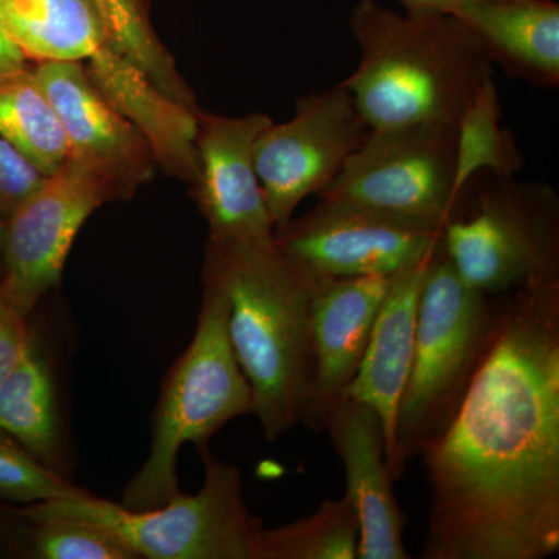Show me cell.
Listing matches in <instances>:
<instances>
[{
  "label": "cell",
  "mask_w": 559,
  "mask_h": 559,
  "mask_svg": "<svg viewBox=\"0 0 559 559\" xmlns=\"http://www.w3.org/2000/svg\"><path fill=\"white\" fill-rule=\"evenodd\" d=\"M423 559H546L559 551V275L495 296L484 358L423 452Z\"/></svg>",
  "instance_id": "1"
},
{
  "label": "cell",
  "mask_w": 559,
  "mask_h": 559,
  "mask_svg": "<svg viewBox=\"0 0 559 559\" xmlns=\"http://www.w3.org/2000/svg\"><path fill=\"white\" fill-rule=\"evenodd\" d=\"M349 31L359 46V66L341 84L370 130L457 127L492 76L479 43L455 14H403L360 0L349 14Z\"/></svg>",
  "instance_id": "2"
},
{
  "label": "cell",
  "mask_w": 559,
  "mask_h": 559,
  "mask_svg": "<svg viewBox=\"0 0 559 559\" xmlns=\"http://www.w3.org/2000/svg\"><path fill=\"white\" fill-rule=\"evenodd\" d=\"M311 280L274 238L205 246L202 282L226 296L231 347L252 390V414L270 441L296 428L304 411Z\"/></svg>",
  "instance_id": "3"
},
{
  "label": "cell",
  "mask_w": 559,
  "mask_h": 559,
  "mask_svg": "<svg viewBox=\"0 0 559 559\" xmlns=\"http://www.w3.org/2000/svg\"><path fill=\"white\" fill-rule=\"evenodd\" d=\"M226 296L204 282L197 331L168 371L154 411L148 457L123 491L120 506L157 509L180 495L178 460L183 444L204 447L231 419L252 414V390L227 326Z\"/></svg>",
  "instance_id": "4"
},
{
  "label": "cell",
  "mask_w": 559,
  "mask_h": 559,
  "mask_svg": "<svg viewBox=\"0 0 559 559\" xmlns=\"http://www.w3.org/2000/svg\"><path fill=\"white\" fill-rule=\"evenodd\" d=\"M204 484L197 495H180L157 509L134 511L94 498L91 492L32 503L16 514L28 522L68 518L105 528L139 558L257 559L263 522L246 506L241 471L198 448Z\"/></svg>",
  "instance_id": "5"
},
{
  "label": "cell",
  "mask_w": 559,
  "mask_h": 559,
  "mask_svg": "<svg viewBox=\"0 0 559 559\" xmlns=\"http://www.w3.org/2000/svg\"><path fill=\"white\" fill-rule=\"evenodd\" d=\"M492 323L495 297L460 277L441 246L423 285L414 362L396 417L404 466L450 426L484 358Z\"/></svg>",
  "instance_id": "6"
},
{
  "label": "cell",
  "mask_w": 559,
  "mask_h": 559,
  "mask_svg": "<svg viewBox=\"0 0 559 559\" xmlns=\"http://www.w3.org/2000/svg\"><path fill=\"white\" fill-rule=\"evenodd\" d=\"M474 179L471 207L444 227L443 248L473 288L502 296L559 275V201L544 183L514 176Z\"/></svg>",
  "instance_id": "7"
},
{
  "label": "cell",
  "mask_w": 559,
  "mask_h": 559,
  "mask_svg": "<svg viewBox=\"0 0 559 559\" xmlns=\"http://www.w3.org/2000/svg\"><path fill=\"white\" fill-rule=\"evenodd\" d=\"M455 175L457 127L370 130L340 175L316 198L444 230L473 202L474 187L460 191Z\"/></svg>",
  "instance_id": "8"
},
{
  "label": "cell",
  "mask_w": 559,
  "mask_h": 559,
  "mask_svg": "<svg viewBox=\"0 0 559 559\" xmlns=\"http://www.w3.org/2000/svg\"><path fill=\"white\" fill-rule=\"evenodd\" d=\"M121 200L102 173L69 157L7 219L0 252V294L28 320L38 301L60 283L66 260L86 219L106 202Z\"/></svg>",
  "instance_id": "9"
},
{
  "label": "cell",
  "mask_w": 559,
  "mask_h": 559,
  "mask_svg": "<svg viewBox=\"0 0 559 559\" xmlns=\"http://www.w3.org/2000/svg\"><path fill=\"white\" fill-rule=\"evenodd\" d=\"M369 132L341 83L304 95L288 121L264 128L253 146V164L274 229L333 182Z\"/></svg>",
  "instance_id": "10"
},
{
  "label": "cell",
  "mask_w": 559,
  "mask_h": 559,
  "mask_svg": "<svg viewBox=\"0 0 559 559\" xmlns=\"http://www.w3.org/2000/svg\"><path fill=\"white\" fill-rule=\"evenodd\" d=\"M443 229L318 200L274 229L277 248L310 277L393 275L443 245Z\"/></svg>",
  "instance_id": "11"
},
{
  "label": "cell",
  "mask_w": 559,
  "mask_h": 559,
  "mask_svg": "<svg viewBox=\"0 0 559 559\" xmlns=\"http://www.w3.org/2000/svg\"><path fill=\"white\" fill-rule=\"evenodd\" d=\"M311 278L310 378L300 423L323 432L347 399L392 275Z\"/></svg>",
  "instance_id": "12"
},
{
  "label": "cell",
  "mask_w": 559,
  "mask_h": 559,
  "mask_svg": "<svg viewBox=\"0 0 559 559\" xmlns=\"http://www.w3.org/2000/svg\"><path fill=\"white\" fill-rule=\"evenodd\" d=\"M271 123L266 114L224 117L200 112V179L194 197L207 219L210 245L274 238V223L253 164L257 139Z\"/></svg>",
  "instance_id": "13"
},
{
  "label": "cell",
  "mask_w": 559,
  "mask_h": 559,
  "mask_svg": "<svg viewBox=\"0 0 559 559\" xmlns=\"http://www.w3.org/2000/svg\"><path fill=\"white\" fill-rule=\"evenodd\" d=\"M32 75L68 135L69 157L130 198L156 164L145 138L95 90L83 61H39Z\"/></svg>",
  "instance_id": "14"
},
{
  "label": "cell",
  "mask_w": 559,
  "mask_h": 559,
  "mask_svg": "<svg viewBox=\"0 0 559 559\" xmlns=\"http://www.w3.org/2000/svg\"><path fill=\"white\" fill-rule=\"evenodd\" d=\"M347 479L359 521L358 559H409L404 547L406 513L393 491L384 428L369 404L345 399L325 426Z\"/></svg>",
  "instance_id": "15"
},
{
  "label": "cell",
  "mask_w": 559,
  "mask_h": 559,
  "mask_svg": "<svg viewBox=\"0 0 559 559\" xmlns=\"http://www.w3.org/2000/svg\"><path fill=\"white\" fill-rule=\"evenodd\" d=\"M440 248L392 275L388 294L374 319L362 362L347 390V399L369 404L380 417L384 428L389 469L395 481L406 471L396 450V417L414 362L423 285Z\"/></svg>",
  "instance_id": "16"
},
{
  "label": "cell",
  "mask_w": 559,
  "mask_h": 559,
  "mask_svg": "<svg viewBox=\"0 0 559 559\" xmlns=\"http://www.w3.org/2000/svg\"><path fill=\"white\" fill-rule=\"evenodd\" d=\"M84 64L95 90L145 138L154 162L173 176L200 179V110L180 105L108 40Z\"/></svg>",
  "instance_id": "17"
},
{
  "label": "cell",
  "mask_w": 559,
  "mask_h": 559,
  "mask_svg": "<svg viewBox=\"0 0 559 559\" xmlns=\"http://www.w3.org/2000/svg\"><path fill=\"white\" fill-rule=\"evenodd\" d=\"M489 64L543 90L559 86V5L554 0H481L452 11Z\"/></svg>",
  "instance_id": "18"
},
{
  "label": "cell",
  "mask_w": 559,
  "mask_h": 559,
  "mask_svg": "<svg viewBox=\"0 0 559 559\" xmlns=\"http://www.w3.org/2000/svg\"><path fill=\"white\" fill-rule=\"evenodd\" d=\"M0 17L33 60L84 62L108 40L91 0H0Z\"/></svg>",
  "instance_id": "19"
},
{
  "label": "cell",
  "mask_w": 559,
  "mask_h": 559,
  "mask_svg": "<svg viewBox=\"0 0 559 559\" xmlns=\"http://www.w3.org/2000/svg\"><path fill=\"white\" fill-rule=\"evenodd\" d=\"M0 430L57 471L61 454L53 382L46 359L33 344L0 385Z\"/></svg>",
  "instance_id": "20"
},
{
  "label": "cell",
  "mask_w": 559,
  "mask_h": 559,
  "mask_svg": "<svg viewBox=\"0 0 559 559\" xmlns=\"http://www.w3.org/2000/svg\"><path fill=\"white\" fill-rule=\"evenodd\" d=\"M0 138L44 176L55 175L69 159L68 135L32 70L17 79L0 81Z\"/></svg>",
  "instance_id": "21"
},
{
  "label": "cell",
  "mask_w": 559,
  "mask_h": 559,
  "mask_svg": "<svg viewBox=\"0 0 559 559\" xmlns=\"http://www.w3.org/2000/svg\"><path fill=\"white\" fill-rule=\"evenodd\" d=\"M359 521L347 495L322 502L310 516L263 528L257 559H358Z\"/></svg>",
  "instance_id": "22"
},
{
  "label": "cell",
  "mask_w": 559,
  "mask_h": 559,
  "mask_svg": "<svg viewBox=\"0 0 559 559\" xmlns=\"http://www.w3.org/2000/svg\"><path fill=\"white\" fill-rule=\"evenodd\" d=\"M500 103L495 79L477 91L457 124V187L468 191L481 173L514 176L524 165L516 139L500 124Z\"/></svg>",
  "instance_id": "23"
},
{
  "label": "cell",
  "mask_w": 559,
  "mask_h": 559,
  "mask_svg": "<svg viewBox=\"0 0 559 559\" xmlns=\"http://www.w3.org/2000/svg\"><path fill=\"white\" fill-rule=\"evenodd\" d=\"M109 43L142 69L165 95L198 109L193 94L180 79L171 55L151 27L142 0H91Z\"/></svg>",
  "instance_id": "24"
},
{
  "label": "cell",
  "mask_w": 559,
  "mask_h": 559,
  "mask_svg": "<svg viewBox=\"0 0 559 559\" xmlns=\"http://www.w3.org/2000/svg\"><path fill=\"white\" fill-rule=\"evenodd\" d=\"M33 557L40 559H139L105 528L79 520L33 521Z\"/></svg>",
  "instance_id": "25"
},
{
  "label": "cell",
  "mask_w": 559,
  "mask_h": 559,
  "mask_svg": "<svg viewBox=\"0 0 559 559\" xmlns=\"http://www.w3.org/2000/svg\"><path fill=\"white\" fill-rule=\"evenodd\" d=\"M86 492L44 466L20 441L0 430V499L32 506Z\"/></svg>",
  "instance_id": "26"
},
{
  "label": "cell",
  "mask_w": 559,
  "mask_h": 559,
  "mask_svg": "<svg viewBox=\"0 0 559 559\" xmlns=\"http://www.w3.org/2000/svg\"><path fill=\"white\" fill-rule=\"evenodd\" d=\"M46 178L24 154L0 138V216L3 219H9Z\"/></svg>",
  "instance_id": "27"
},
{
  "label": "cell",
  "mask_w": 559,
  "mask_h": 559,
  "mask_svg": "<svg viewBox=\"0 0 559 559\" xmlns=\"http://www.w3.org/2000/svg\"><path fill=\"white\" fill-rule=\"evenodd\" d=\"M32 345L27 319L0 294V385Z\"/></svg>",
  "instance_id": "28"
},
{
  "label": "cell",
  "mask_w": 559,
  "mask_h": 559,
  "mask_svg": "<svg viewBox=\"0 0 559 559\" xmlns=\"http://www.w3.org/2000/svg\"><path fill=\"white\" fill-rule=\"evenodd\" d=\"M28 70L27 57L11 38L0 17V81L17 79Z\"/></svg>",
  "instance_id": "29"
},
{
  "label": "cell",
  "mask_w": 559,
  "mask_h": 559,
  "mask_svg": "<svg viewBox=\"0 0 559 559\" xmlns=\"http://www.w3.org/2000/svg\"><path fill=\"white\" fill-rule=\"evenodd\" d=\"M406 11H439L452 13L466 3L481 2V0H400Z\"/></svg>",
  "instance_id": "30"
},
{
  "label": "cell",
  "mask_w": 559,
  "mask_h": 559,
  "mask_svg": "<svg viewBox=\"0 0 559 559\" xmlns=\"http://www.w3.org/2000/svg\"><path fill=\"white\" fill-rule=\"evenodd\" d=\"M7 219L0 216V252H2L3 238H5Z\"/></svg>",
  "instance_id": "31"
}]
</instances>
